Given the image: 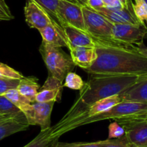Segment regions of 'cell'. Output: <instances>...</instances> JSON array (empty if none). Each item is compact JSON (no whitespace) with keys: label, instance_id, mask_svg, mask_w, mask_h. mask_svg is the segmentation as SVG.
Returning <instances> with one entry per match:
<instances>
[{"label":"cell","instance_id":"obj_1","mask_svg":"<svg viewBox=\"0 0 147 147\" xmlns=\"http://www.w3.org/2000/svg\"><path fill=\"white\" fill-rule=\"evenodd\" d=\"M139 77L131 75L90 74L71 108L52 128H58L76 119L98 101L120 95L134 84Z\"/></svg>","mask_w":147,"mask_h":147},{"label":"cell","instance_id":"obj_2","mask_svg":"<svg viewBox=\"0 0 147 147\" xmlns=\"http://www.w3.org/2000/svg\"><path fill=\"white\" fill-rule=\"evenodd\" d=\"M97 59L86 71L90 74L147 75V59L135 48H96Z\"/></svg>","mask_w":147,"mask_h":147},{"label":"cell","instance_id":"obj_3","mask_svg":"<svg viewBox=\"0 0 147 147\" xmlns=\"http://www.w3.org/2000/svg\"><path fill=\"white\" fill-rule=\"evenodd\" d=\"M146 116L147 102L122 101L109 110L95 116L84 120L71 121L66 125L56 129L51 128V135L53 138H59L62 135L75 128L98 121L114 120L116 122H119L139 118H146Z\"/></svg>","mask_w":147,"mask_h":147},{"label":"cell","instance_id":"obj_4","mask_svg":"<svg viewBox=\"0 0 147 147\" xmlns=\"http://www.w3.org/2000/svg\"><path fill=\"white\" fill-rule=\"evenodd\" d=\"M86 31L94 37L99 47H114L135 48L136 46L123 44L115 40L112 35L113 24L96 10L82 6Z\"/></svg>","mask_w":147,"mask_h":147},{"label":"cell","instance_id":"obj_5","mask_svg":"<svg viewBox=\"0 0 147 147\" xmlns=\"http://www.w3.org/2000/svg\"><path fill=\"white\" fill-rule=\"evenodd\" d=\"M39 51L47 66L49 74L61 82L76 66L70 56L63 51L61 48L54 47L42 41Z\"/></svg>","mask_w":147,"mask_h":147},{"label":"cell","instance_id":"obj_6","mask_svg":"<svg viewBox=\"0 0 147 147\" xmlns=\"http://www.w3.org/2000/svg\"><path fill=\"white\" fill-rule=\"evenodd\" d=\"M146 24H113L112 35L115 40L126 45L136 46L144 43L146 36Z\"/></svg>","mask_w":147,"mask_h":147},{"label":"cell","instance_id":"obj_7","mask_svg":"<svg viewBox=\"0 0 147 147\" xmlns=\"http://www.w3.org/2000/svg\"><path fill=\"white\" fill-rule=\"evenodd\" d=\"M58 15L60 17V26L67 24L86 31L82 5L80 4H75L65 0H60Z\"/></svg>","mask_w":147,"mask_h":147},{"label":"cell","instance_id":"obj_8","mask_svg":"<svg viewBox=\"0 0 147 147\" xmlns=\"http://www.w3.org/2000/svg\"><path fill=\"white\" fill-rule=\"evenodd\" d=\"M125 131V136L131 144L147 146V120L145 118L119 122Z\"/></svg>","mask_w":147,"mask_h":147},{"label":"cell","instance_id":"obj_9","mask_svg":"<svg viewBox=\"0 0 147 147\" xmlns=\"http://www.w3.org/2000/svg\"><path fill=\"white\" fill-rule=\"evenodd\" d=\"M24 12L25 21L29 27L38 31L48 24L56 22L33 0H27Z\"/></svg>","mask_w":147,"mask_h":147},{"label":"cell","instance_id":"obj_10","mask_svg":"<svg viewBox=\"0 0 147 147\" xmlns=\"http://www.w3.org/2000/svg\"><path fill=\"white\" fill-rule=\"evenodd\" d=\"M68 43V49L75 47H99L97 40L86 31L80 30L67 24L61 26Z\"/></svg>","mask_w":147,"mask_h":147},{"label":"cell","instance_id":"obj_11","mask_svg":"<svg viewBox=\"0 0 147 147\" xmlns=\"http://www.w3.org/2000/svg\"><path fill=\"white\" fill-rule=\"evenodd\" d=\"M132 3L133 2L131 0L129 4L122 10H110L106 7H101L94 10L102 14L113 24H143L141 23L135 16Z\"/></svg>","mask_w":147,"mask_h":147},{"label":"cell","instance_id":"obj_12","mask_svg":"<svg viewBox=\"0 0 147 147\" xmlns=\"http://www.w3.org/2000/svg\"><path fill=\"white\" fill-rule=\"evenodd\" d=\"M63 82L49 74L44 84L39 89L35 102H60L63 92Z\"/></svg>","mask_w":147,"mask_h":147},{"label":"cell","instance_id":"obj_13","mask_svg":"<svg viewBox=\"0 0 147 147\" xmlns=\"http://www.w3.org/2000/svg\"><path fill=\"white\" fill-rule=\"evenodd\" d=\"M42 37V41L54 47L68 48V43L61 26L57 22L48 24L39 30Z\"/></svg>","mask_w":147,"mask_h":147},{"label":"cell","instance_id":"obj_14","mask_svg":"<svg viewBox=\"0 0 147 147\" xmlns=\"http://www.w3.org/2000/svg\"><path fill=\"white\" fill-rule=\"evenodd\" d=\"M55 102H38L32 103L34 110V125H39L40 131L51 128V113Z\"/></svg>","mask_w":147,"mask_h":147},{"label":"cell","instance_id":"obj_15","mask_svg":"<svg viewBox=\"0 0 147 147\" xmlns=\"http://www.w3.org/2000/svg\"><path fill=\"white\" fill-rule=\"evenodd\" d=\"M119 95L122 101L147 102V75L140 76L134 84Z\"/></svg>","mask_w":147,"mask_h":147},{"label":"cell","instance_id":"obj_16","mask_svg":"<svg viewBox=\"0 0 147 147\" xmlns=\"http://www.w3.org/2000/svg\"><path fill=\"white\" fill-rule=\"evenodd\" d=\"M70 51L74 64L84 70L90 68L97 59L95 48L75 47L70 49Z\"/></svg>","mask_w":147,"mask_h":147},{"label":"cell","instance_id":"obj_17","mask_svg":"<svg viewBox=\"0 0 147 147\" xmlns=\"http://www.w3.org/2000/svg\"><path fill=\"white\" fill-rule=\"evenodd\" d=\"M3 95L9 99L16 107L20 110L21 112H23V114L25 115L29 125H34L33 120L34 110L32 103L27 98L22 95L17 89H9Z\"/></svg>","mask_w":147,"mask_h":147},{"label":"cell","instance_id":"obj_18","mask_svg":"<svg viewBox=\"0 0 147 147\" xmlns=\"http://www.w3.org/2000/svg\"><path fill=\"white\" fill-rule=\"evenodd\" d=\"M121 102L122 99L119 95H113V96L109 97L104 98V99L98 101L97 102H96V103H94L93 105H92L87 110H86L84 112H83L81 115H79L77 118H76V119L73 120L71 121L78 120H84L88 118L95 116V115H98V114H100L102 113V112H106V111L109 110L111 108H112L113 107H114L115 105H116L117 104L120 103V102ZM71 121H70V122H71ZM67 123H68V122H67ZM53 129H56V128H53Z\"/></svg>","mask_w":147,"mask_h":147},{"label":"cell","instance_id":"obj_19","mask_svg":"<svg viewBox=\"0 0 147 147\" xmlns=\"http://www.w3.org/2000/svg\"><path fill=\"white\" fill-rule=\"evenodd\" d=\"M30 125L25 115L9 118L0 122V141L7 136L28 129Z\"/></svg>","mask_w":147,"mask_h":147},{"label":"cell","instance_id":"obj_20","mask_svg":"<svg viewBox=\"0 0 147 147\" xmlns=\"http://www.w3.org/2000/svg\"><path fill=\"white\" fill-rule=\"evenodd\" d=\"M40 88L38 79L35 76H23L20 80L17 89L22 95L25 97L32 103L35 102L36 96Z\"/></svg>","mask_w":147,"mask_h":147},{"label":"cell","instance_id":"obj_21","mask_svg":"<svg viewBox=\"0 0 147 147\" xmlns=\"http://www.w3.org/2000/svg\"><path fill=\"white\" fill-rule=\"evenodd\" d=\"M51 128L40 131V133L34 139L23 147H51L59 139L52 136Z\"/></svg>","mask_w":147,"mask_h":147},{"label":"cell","instance_id":"obj_22","mask_svg":"<svg viewBox=\"0 0 147 147\" xmlns=\"http://www.w3.org/2000/svg\"><path fill=\"white\" fill-rule=\"evenodd\" d=\"M35 1L49 17L60 24V17L58 15V5L60 0H33Z\"/></svg>","mask_w":147,"mask_h":147},{"label":"cell","instance_id":"obj_23","mask_svg":"<svg viewBox=\"0 0 147 147\" xmlns=\"http://www.w3.org/2000/svg\"><path fill=\"white\" fill-rule=\"evenodd\" d=\"M0 115L17 117L24 114L9 99L4 95H0Z\"/></svg>","mask_w":147,"mask_h":147},{"label":"cell","instance_id":"obj_24","mask_svg":"<svg viewBox=\"0 0 147 147\" xmlns=\"http://www.w3.org/2000/svg\"><path fill=\"white\" fill-rule=\"evenodd\" d=\"M65 83L63 86L74 89V90H80L84 86L85 82L79 75L75 72H69L65 78Z\"/></svg>","mask_w":147,"mask_h":147},{"label":"cell","instance_id":"obj_25","mask_svg":"<svg viewBox=\"0 0 147 147\" xmlns=\"http://www.w3.org/2000/svg\"><path fill=\"white\" fill-rule=\"evenodd\" d=\"M135 16L141 23L147 24V3L144 0H134L132 3Z\"/></svg>","mask_w":147,"mask_h":147},{"label":"cell","instance_id":"obj_26","mask_svg":"<svg viewBox=\"0 0 147 147\" xmlns=\"http://www.w3.org/2000/svg\"><path fill=\"white\" fill-rule=\"evenodd\" d=\"M23 75L18 71L10 67L8 65L0 62V78L10 79H21Z\"/></svg>","mask_w":147,"mask_h":147},{"label":"cell","instance_id":"obj_27","mask_svg":"<svg viewBox=\"0 0 147 147\" xmlns=\"http://www.w3.org/2000/svg\"><path fill=\"white\" fill-rule=\"evenodd\" d=\"M101 147H130V143L124 135L119 138L101 141Z\"/></svg>","mask_w":147,"mask_h":147},{"label":"cell","instance_id":"obj_28","mask_svg":"<svg viewBox=\"0 0 147 147\" xmlns=\"http://www.w3.org/2000/svg\"><path fill=\"white\" fill-rule=\"evenodd\" d=\"M51 147H101V141L89 143H63L57 141L53 144Z\"/></svg>","mask_w":147,"mask_h":147},{"label":"cell","instance_id":"obj_29","mask_svg":"<svg viewBox=\"0 0 147 147\" xmlns=\"http://www.w3.org/2000/svg\"><path fill=\"white\" fill-rule=\"evenodd\" d=\"M20 80L0 78V95H3L9 89H17Z\"/></svg>","mask_w":147,"mask_h":147},{"label":"cell","instance_id":"obj_30","mask_svg":"<svg viewBox=\"0 0 147 147\" xmlns=\"http://www.w3.org/2000/svg\"><path fill=\"white\" fill-rule=\"evenodd\" d=\"M125 135V131L123 127L117 122H113L109 126V139L119 138Z\"/></svg>","mask_w":147,"mask_h":147},{"label":"cell","instance_id":"obj_31","mask_svg":"<svg viewBox=\"0 0 147 147\" xmlns=\"http://www.w3.org/2000/svg\"><path fill=\"white\" fill-rule=\"evenodd\" d=\"M14 18V17L5 0H0V20L10 21Z\"/></svg>","mask_w":147,"mask_h":147},{"label":"cell","instance_id":"obj_32","mask_svg":"<svg viewBox=\"0 0 147 147\" xmlns=\"http://www.w3.org/2000/svg\"><path fill=\"white\" fill-rule=\"evenodd\" d=\"M86 6L93 9V10H97L98 8H101V7H105L103 0H88Z\"/></svg>","mask_w":147,"mask_h":147},{"label":"cell","instance_id":"obj_33","mask_svg":"<svg viewBox=\"0 0 147 147\" xmlns=\"http://www.w3.org/2000/svg\"><path fill=\"white\" fill-rule=\"evenodd\" d=\"M136 50L147 59V47L145 45H144V43L136 46Z\"/></svg>","mask_w":147,"mask_h":147},{"label":"cell","instance_id":"obj_34","mask_svg":"<svg viewBox=\"0 0 147 147\" xmlns=\"http://www.w3.org/2000/svg\"><path fill=\"white\" fill-rule=\"evenodd\" d=\"M103 3H104L105 7L106 8H110L113 4H114L116 0H103Z\"/></svg>","mask_w":147,"mask_h":147},{"label":"cell","instance_id":"obj_35","mask_svg":"<svg viewBox=\"0 0 147 147\" xmlns=\"http://www.w3.org/2000/svg\"><path fill=\"white\" fill-rule=\"evenodd\" d=\"M21 116V115H20ZM19 117V116H17ZM14 118V117H11V116H9V115H0V122H2V121L6 120L9 119V118Z\"/></svg>","mask_w":147,"mask_h":147},{"label":"cell","instance_id":"obj_36","mask_svg":"<svg viewBox=\"0 0 147 147\" xmlns=\"http://www.w3.org/2000/svg\"><path fill=\"white\" fill-rule=\"evenodd\" d=\"M88 0H78V1L79 2V4L82 6H84L86 4V2H87Z\"/></svg>","mask_w":147,"mask_h":147},{"label":"cell","instance_id":"obj_37","mask_svg":"<svg viewBox=\"0 0 147 147\" xmlns=\"http://www.w3.org/2000/svg\"><path fill=\"white\" fill-rule=\"evenodd\" d=\"M121 1H122V3L123 4V5H124L125 7H126V6L129 4V3L130 2L131 0H121Z\"/></svg>","mask_w":147,"mask_h":147},{"label":"cell","instance_id":"obj_38","mask_svg":"<svg viewBox=\"0 0 147 147\" xmlns=\"http://www.w3.org/2000/svg\"><path fill=\"white\" fill-rule=\"evenodd\" d=\"M65 1H70V2H72V3H75V4H79L78 1V0H65Z\"/></svg>","mask_w":147,"mask_h":147},{"label":"cell","instance_id":"obj_39","mask_svg":"<svg viewBox=\"0 0 147 147\" xmlns=\"http://www.w3.org/2000/svg\"><path fill=\"white\" fill-rule=\"evenodd\" d=\"M130 147H147V146H136V145H134V144H130Z\"/></svg>","mask_w":147,"mask_h":147},{"label":"cell","instance_id":"obj_40","mask_svg":"<svg viewBox=\"0 0 147 147\" xmlns=\"http://www.w3.org/2000/svg\"><path fill=\"white\" fill-rule=\"evenodd\" d=\"M145 120H147V116L146 117V118H145Z\"/></svg>","mask_w":147,"mask_h":147}]
</instances>
